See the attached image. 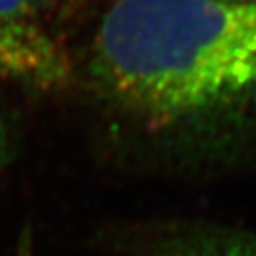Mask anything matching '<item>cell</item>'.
Instances as JSON below:
<instances>
[{
	"mask_svg": "<svg viewBox=\"0 0 256 256\" xmlns=\"http://www.w3.org/2000/svg\"><path fill=\"white\" fill-rule=\"evenodd\" d=\"M93 74L152 122L256 93V2L118 0L97 30Z\"/></svg>",
	"mask_w": 256,
	"mask_h": 256,
	"instance_id": "obj_1",
	"label": "cell"
},
{
	"mask_svg": "<svg viewBox=\"0 0 256 256\" xmlns=\"http://www.w3.org/2000/svg\"><path fill=\"white\" fill-rule=\"evenodd\" d=\"M66 72V57L48 34L28 21L0 19V78L57 84Z\"/></svg>",
	"mask_w": 256,
	"mask_h": 256,
	"instance_id": "obj_2",
	"label": "cell"
},
{
	"mask_svg": "<svg viewBox=\"0 0 256 256\" xmlns=\"http://www.w3.org/2000/svg\"><path fill=\"white\" fill-rule=\"evenodd\" d=\"M158 256H256V236L196 234L167 241Z\"/></svg>",
	"mask_w": 256,
	"mask_h": 256,
	"instance_id": "obj_3",
	"label": "cell"
},
{
	"mask_svg": "<svg viewBox=\"0 0 256 256\" xmlns=\"http://www.w3.org/2000/svg\"><path fill=\"white\" fill-rule=\"evenodd\" d=\"M32 8L25 0H0V19L23 23L30 16Z\"/></svg>",
	"mask_w": 256,
	"mask_h": 256,
	"instance_id": "obj_4",
	"label": "cell"
},
{
	"mask_svg": "<svg viewBox=\"0 0 256 256\" xmlns=\"http://www.w3.org/2000/svg\"><path fill=\"white\" fill-rule=\"evenodd\" d=\"M2 156H4V128L0 122V164H2Z\"/></svg>",
	"mask_w": 256,
	"mask_h": 256,
	"instance_id": "obj_5",
	"label": "cell"
},
{
	"mask_svg": "<svg viewBox=\"0 0 256 256\" xmlns=\"http://www.w3.org/2000/svg\"><path fill=\"white\" fill-rule=\"evenodd\" d=\"M30 8H34V6H40V4H46V2H50V0H25Z\"/></svg>",
	"mask_w": 256,
	"mask_h": 256,
	"instance_id": "obj_6",
	"label": "cell"
},
{
	"mask_svg": "<svg viewBox=\"0 0 256 256\" xmlns=\"http://www.w3.org/2000/svg\"><path fill=\"white\" fill-rule=\"evenodd\" d=\"M239 2H256V0H239Z\"/></svg>",
	"mask_w": 256,
	"mask_h": 256,
	"instance_id": "obj_7",
	"label": "cell"
}]
</instances>
